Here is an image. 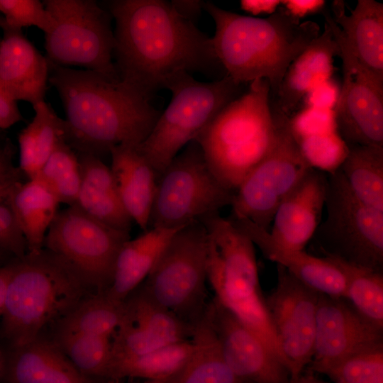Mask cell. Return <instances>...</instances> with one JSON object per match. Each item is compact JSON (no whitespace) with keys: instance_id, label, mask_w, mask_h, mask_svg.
<instances>
[{"instance_id":"cell-1","label":"cell","mask_w":383,"mask_h":383,"mask_svg":"<svg viewBox=\"0 0 383 383\" xmlns=\"http://www.w3.org/2000/svg\"><path fill=\"white\" fill-rule=\"evenodd\" d=\"M115 21L113 54L121 80L150 99L179 72H215L211 38L179 15L170 1H109Z\"/></svg>"},{"instance_id":"cell-2","label":"cell","mask_w":383,"mask_h":383,"mask_svg":"<svg viewBox=\"0 0 383 383\" xmlns=\"http://www.w3.org/2000/svg\"><path fill=\"white\" fill-rule=\"evenodd\" d=\"M48 63V81L67 115L66 142L78 152L100 157L119 145L138 146L161 114L150 99L120 78Z\"/></svg>"},{"instance_id":"cell-3","label":"cell","mask_w":383,"mask_h":383,"mask_svg":"<svg viewBox=\"0 0 383 383\" xmlns=\"http://www.w3.org/2000/svg\"><path fill=\"white\" fill-rule=\"evenodd\" d=\"M204 9L214 21L212 43L226 74L240 84L266 79L274 97L289 65L321 33L316 22H301L283 7L263 18L211 2H205Z\"/></svg>"},{"instance_id":"cell-4","label":"cell","mask_w":383,"mask_h":383,"mask_svg":"<svg viewBox=\"0 0 383 383\" xmlns=\"http://www.w3.org/2000/svg\"><path fill=\"white\" fill-rule=\"evenodd\" d=\"M94 292H99L74 267L45 248L13 258L1 311V336L8 348L26 344Z\"/></svg>"},{"instance_id":"cell-5","label":"cell","mask_w":383,"mask_h":383,"mask_svg":"<svg viewBox=\"0 0 383 383\" xmlns=\"http://www.w3.org/2000/svg\"><path fill=\"white\" fill-rule=\"evenodd\" d=\"M270 97L266 79L250 82L194 140L211 172L233 192L275 141L277 122Z\"/></svg>"},{"instance_id":"cell-6","label":"cell","mask_w":383,"mask_h":383,"mask_svg":"<svg viewBox=\"0 0 383 383\" xmlns=\"http://www.w3.org/2000/svg\"><path fill=\"white\" fill-rule=\"evenodd\" d=\"M202 223L207 233V282L214 300L257 335L288 368L262 292L255 245L219 213Z\"/></svg>"},{"instance_id":"cell-7","label":"cell","mask_w":383,"mask_h":383,"mask_svg":"<svg viewBox=\"0 0 383 383\" xmlns=\"http://www.w3.org/2000/svg\"><path fill=\"white\" fill-rule=\"evenodd\" d=\"M243 85L227 75L209 82H200L185 72L166 81L164 89L171 92L170 102L137 146L157 178L227 104L242 94Z\"/></svg>"},{"instance_id":"cell-8","label":"cell","mask_w":383,"mask_h":383,"mask_svg":"<svg viewBox=\"0 0 383 383\" xmlns=\"http://www.w3.org/2000/svg\"><path fill=\"white\" fill-rule=\"evenodd\" d=\"M208 242L202 222L179 229L139 286L155 302L194 327L206 302Z\"/></svg>"},{"instance_id":"cell-9","label":"cell","mask_w":383,"mask_h":383,"mask_svg":"<svg viewBox=\"0 0 383 383\" xmlns=\"http://www.w3.org/2000/svg\"><path fill=\"white\" fill-rule=\"evenodd\" d=\"M233 196L211 172L194 140L157 178L148 229H180L202 222L231 206Z\"/></svg>"},{"instance_id":"cell-10","label":"cell","mask_w":383,"mask_h":383,"mask_svg":"<svg viewBox=\"0 0 383 383\" xmlns=\"http://www.w3.org/2000/svg\"><path fill=\"white\" fill-rule=\"evenodd\" d=\"M43 2L52 19L50 30L45 34L48 61L120 78L112 60L115 39L109 11L93 0Z\"/></svg>"},{"instance_id":"cell-11","label":"cell","mask_w":383,"mask_h":383,"mask_svg":"<svg viewBox=\"0 0 383 383\" xmlns=\"http://www.w3.org/2000/svg\"><path fill=\"white\" fill-rule=\"evenodd\" d=\"M325 207L313 237L325 257L382 272L383 211L360 201L339 169L328 174Z\"/></svg>"},{"instance_id":"cell-12","label":"cell","mask_w":383,"mask_h":383,"mask_svg":"<svg viewBox=\"0 0 383 383\" xmlns=\"http://www.w3.org/2000/svg\"><path fill=\"white\" fill-rule=\"evenodd\" d=\"M272 109L277 122L275 141L240 183L231 205V217L247 219L266 231L282 201L313 168L293 135L290 118Z\"/></svg>"},{"instance_id":"cell-13","label":"cell","mask_w":383,"mask_h":383,"mask_svg":"<svg viewBox=\"0 0 383 383\" xmlns=\"http://www.w3.org/2000/svg\"><path fill=\"white\" fill-rule=\"evenodd\" d=\"M129 233L110 227L75 206L58 211L44 248L74 267L96 291L109 287L118 254Z\"/></svg>"},{"instance_id":"cell-14","label":"cell","mask_w":383,"mask_h":383,"mask_svg":"<svg viewBox=\"0 0 383 383\" xmlns=\"http://www.w3.org/2000/svg\"><path fill=\"white\" fill-rule=\"evenodd\" d=\"M325 20L343 63V83L333 109L337 132L348 146L383 147V85L360 66L332 17Z\"/></svg>"},{"instance_id":"cell-15","label":"cell","mask_w":383,"mask_h":383,"mask_svg":"<svg viewBox=\"0 0 383 383\" xmlns=\"http://www.w3.org/2000/svg\"><path fill=\"white\" fill-rule=\"evenodd\" d=\"M319 294L277 265V282L265 298L270 319L294 383L310 364Z\"/></svg>"},{"instance_id":"cell-16","label":"cell","mask_w":383,"mask_h":383,"mask_svg":"<svg viewBox=\"0 0 383 383\" xmlns=\"http://www.w3.org/2000/svg\"><path fill=\"white\" fill-rule=\"evenodd\" d=\"M382 331L345 299L319 294L311 370L323 374L345 357L383 344Z\"/></svg>"},{"instance_id":"cell-17","label":"cell","mask_w":383,"mask_h":383,"mask_svg":"<svg viewBox=\"0 0 383 383\" xmlns=\"http://www.w3.org/2000/svg\"><path fill=\"white\" fill-rule=\"evenodd\" d=\"M206 310L222 355L238 377L251 383H291L287 366L252 331L214 299Z\"/></svg>"},{"instance_id":"cell-18","label":"cell","mask_w":383,"mask_h":383,"mask_svg":"<svg viewBox=\"0 0 383 383\" xmlns=\"http://www.w3.org/2000/svg\"><path fill=\"white\" fill-rule=\"evenodd\" d=\"M268 260L283 267L300 282L319 294L346 299L347 278L341 267L328 257H316L275 242L269 231L244 218H228Z\"/></svg>"},{"instance_id":"cell-19","label":"cell","mask_w":383,"mask_h":383,"mask_svg":"<svg viewBox=\"0 0 383 383\" xmlns=\"http://www.w3.org/2000/svg\"><path fill=\"white\" fill-rule=\"evenodd\" d=\"M328 174L312 168L279 205L272 221V239L294 250H304L321 223Z\"/></svg>"},{"instance_id":"cell-20","label":"cell","mask_w":383,"mask_h":383,"mask_svg":"<svg viewBox=\"0 0 383 383\" xmlns=\"http://www.w3.org/2000/svg\"><path fill=\"white\" fill-rule=\"evenodd\" d=\"M0 81L15 101L32 106L44 101L49 78V63L21 30L1 23Z\"/></svg>"},{"instance_id":"cell-21","label":"cell","mask_w":383,"mask_h":383,"mask_svg":"<svg viewBox=\"0 0 383 383\" xmlns=\"http://www.w3.org/2000/svg\"><path fill=\"white\" fill-rule=\"evenodd\" d=\"M331 16L363 70L383 85V4L358 0L349 15L343 1L332 3Z\"/></svg>"},{"instance_id":"cell-22","label":"cell","mask_w":383,"mask_h":383,"mask_svg":"<svg viewBox=\"0 0 383 383\" xmlns=\"http://www.w3.org/2000/svg\"><path fill=\"white\" fill-rule=\"evenodd\" d=\"M2 375L9 383H94L55 341L40 336L4 351Z\"/></svg>"},{"instance_id":"cell-23","label":"cell","mask_w":383,"mask_h":383,"mask_svg":"<svg viewBox=\"0 0 383 383\" xmlns=\"http://www.w3.org/2000/svg\"><path fill=\"white\" fill-rule=\"evenodd\" d=\"M339 49L329 26L289 65L272 106L289 117L305 95L316 85L331 78L333 59Z\"/></svg>"},{"instance_id":"cell-24","label":"cell","mask_w":383,"mask_h":383,"mask_svg":"<svg viewBox=\"0 0 383 383\" xmlns=\"http://www.w3.org/2000/svg\"><path fill=\"white\" fill-rule=\"evenodd\" d=\"M109 154L110 167L122 204L132 221L143 231L149 219L157 185V175L137 146L119 145Z\"/></svg>"},{"instance_id":"cell-25","label":"cell","mask_w":383,"mask_h":383,"mask_svg":"<svg viewBox=\"0 0 383 383\" xmlns=\"http://www.w3.org/2000/svg\"><path fill=\"white\" fill-rule=\"evenodd\" d=\"M77 155L81 183L74 206L110 227L129 233L133 221L120 199L110 167L95 155Z\"/></svg>"},{"instance_id":"cell-26","label":"cell","mask_w":383,"mask_h":383,"mask_svg":"<svg viewBox=\"0 0 383 383\" xmlns=\"http://www.w3.org/2000/svg\"><path fill=\"white\" fill-rule=\"evenodd\" d=\"M179 229L152 228L121 247L106 294L124 301L146 279L164 249Z\"/></svg>"},{"instance_id":"cell-27","label":"cell","mask_w":383,"mask_h":383,"mask_svg":"<svg viewBox=\"0 0 383 383\" xmlns=\"http://www.w3.org/2000/svg\"><path fill=\"white\" fill-rule=\"evenodd\" d=\"M9 202L26 242L27 253L40 252L58 212V199L35 178L18 184L12 191Z\"/></svg>"},{"instance_id":"cell-28","label":"cell","mask_w":383,"mask_h":383,"mask_svg":"<svg viewBox=\"0 0 383 383\" xmlns=\"http://www.w3.org/2000/svg\"><path fill=\"white\" fill-rule=\"evenodd\" d=\"M35 116L18 134L19 169L28 179H34L62 141L66 142V121L45 101L33 106ZM67 143V142H66Z\"/></svg>"},{"instance_id":"cell-29","label":"cell","mask_w":383,"mask_h":383,"mask_svg":"<svg viewBox=\"0 0 383 383\" xmlns=\"http://www.w3.org/2000/svg\"><path fill=\"white\" fill-rule=\"evenodd\" d=\"M191 339L194 345V353L184 369L170 383H247L226 363L206 309L194 324Z\"/></svg>"},{"instance_id":"cell-30","label":"cell","mask_w":383,"mask_h":383,"mask_svg":"<svg viewBox=\"0 0 383 383\" xmlns=\"http://www.w3.org/2000/svg\"><path fill=\"white\" fill-rule=\"evenodd\" d=\"M194 350L192 340L169 343L145 354L113 360L109 378L124 377L170 383L184 369Z\"/></svg>"},{"instance_id":"cell-31","label":"cell","mask_w":383,"mask_h":383,"mask_svg":"<svg viewBox=\"0 0 383 383\" xmlns=\"http://www.w3.org/2000/svg\"><path fill=\"white\" fill-rule=\"evenodd\" d=\"M126 317L124 301H116L105 292L82 299L57 324V334H87L111 338Z\"/></svg>"},{"instance_id":"cell-32","label":"cell","mask_w":383,"mask_h":383,"mask_svg":"<svg viewBox=\"0 0 383 383\" xmlns=\"http://www.w3.org/2000/svg\"><path fill=\"white\" fill-rule=\"evenodd\" d=\"M338 169L360 201L383 211V147L348 146Z\"/></svg>"},{"instance_id":"cell-33","label":"cell","mask_w":383,"mask_h":383,"mask_svg":"<svg viewBox=\"0 0 383 383\" xmlns=\"http://www.w3.org/2000/svg\"><path fill=\"white\" fill-rule=\"evenodd\" d=\"M127 321L166 343L190 339L193 327L162 306L138 287L124 301Z\"/></svg>"},{"instance_id":"cell-34","label":"cell","mask_w":383,"mask_h":383,"mask_svg":"<svg viewBox=\"0 0 383 383\" xmlns=\"http://www.w3.org/2000/svg\"><path fill=\"white\" fill-rule=\"evenodd\" d=\"M337 263L347 278L346 299L355 311L376 328L383 330V274L326 256Z\"/></svg>"},{"instance_id":"cell-35","label":"cell","mask_w":383,"mask_h":383,"mask_svg":"<svg viewBox=\"0 0 383 383\" xmlns=\"http://www.w3.org/2000/svg\"><path fill=\"white\" fill-rule=\"evenodd\" d=\"M54 341L84 374L109 378L113 362L109 337L64 333L57 334Z\"/></svg>"},{"instance_id":"cell-36","label":"cell","mask_w":383,"mask_h":383,"mask_svg":"<svg viewBox=\"0 0 383 383\" xmlns=\"http://www.w3.org/2000/svg\"><path fill=\"white\" fill-rule=\"evenodd\" d=\"M35 178L52 192L60 204L74 206L81 183L77 154L65 141L60 142Z\"/></svg>"},{"instance_id":"cell-37","label":"cell","mask_w":383,"mask_h":383,"mask_svg":"<svg viewBox=\"0 0 383 383\" xmlns=\"http://www.w3.org/2000/svg\"><path fill=\"white\" fill-rule=\"evenodd\" d=\"M323 374L335 383H383V344L353 354Z\"/></svg>"},{"instance_id":"cell-38","label":"cell","mask_w":383,"mask_h":383,"mask_svg":"<svg viewBox=\"0 0 383 383\" xmlns=\"http://www.w3.org/2000/svg\"><path fill=\"white\" fill-rule=\"evenodd\" d=\"M296 140L311 167L328 173L338 169L348 152V146L338 132Z\"/></svg>"},{"instance_id":"cell-39","label":"cell","mask_w":383,"mask_h":383,"mask_svg":"<svg viewBox=\"0 0 383 383\" xmlns=\"http://www.w3.org/2000/svg\"><path fill=\"white\" fill-rule=\"evenodd\" d=\"M0 23L13 29L35 26L47 33L52 19L43 2L39 0H0Z\"/></svg>"},{"instance_id":"cell-40","label":"cell","mask_w":383,"mask_h":383,"mask_svg":"<svg viewBox=\"0 0 383 383\" xmlns=\"http://www.w3.org/2000/svg\"><path fill=\"white\" fill-rule=\"evenodd\" d=\"M167 344L134 324L123 321L111 341L113 360L141 355Z\"/></svg>"},{"instance_id":"cell-41","label":"cell","mask_w":383,"mask_h":383,"mask_svg":"<svg viewBox=\"0 0 383 383\" xmlns=\"http://www.w3.org/2000/svg\"><path fill=\"white\" fill-rule=\"evenodd\" d=\"M290 125L296 139L337 132L333 109L306 106Z\"/></svg>"},{"instance_id":"cell-42","label":"cell","mask_w":383,"mask_h":383,"mask_svg":"<svg viewBox=\"0 0 383 383\" xmlns=\"http://www.w3.org/2000/svg\"><path fill=\"white\" fill-rule=\"evenodd\" d=\"M0 248L14 257L27 254V245L8 201L0 199Z\"/></svg>"},{"instance_id":"cell-43","label":"cell","mask_w":383,"mask_h":383,"mask_svg":"<svg viewBox=\"0 0 383 383\" xmlns=\"http://www.w3.org/2000/svg\"><path fill=\"white\" fill-rule=\"evenodd\" d=\"M13 145L9 140L0 148V199L8 201L12 191L23 182V173L13 163Z\"/></svg>"},{"instance_id":"cell-44","label":"cell","mask_w":383,"mask_h":383,"mask_svg":"<svg viewBox=\"0 0 383 383\" xmlns=\"http://www.w3.org/2000/svg\"><path fill=\"white\" fill-rule=\"evenodd\" d=\"M340 87L333 79H328L313 87L304 97L306 106L333 109Z\"/></svg>"},{"instance_id":"cell-45","label":"cell","mask_w":383,"mask_h":383,"mask_svg":"<svg viewBox=\"0 0 383 383\" xmlns=\"http://www.w3.org/2000/svg\"><path fill=\"white\" fill-rule=\"evenodd\" d=\"M23 120L16 101L0 81V129H7Z\"/></svg>"},{"instance_id":"cell-46","label":"cell","mask_w":383,"mask_h":383,"mask_svg":"<svg viewBox=\"0 0 383 383\" xmlns=\"http://www.w3.org/2000/svg\"><path fill=\"white\" fill-rule=\"evenodd\" d=\"M281 2L290 15L299 20L307 15L322 12L326 3L320 0H287Z\"/></svg>"},{"instance_id":"cell-47","label":"cell","mask_w":383,"mask_h":383,"mask_svg":"<svg viewBox=\"0 0 383 383\" xmlns=\"http://www.w3.org/2000/svg\"><path fill=\"white\" fill-rule=\"evenodd\" d=\"M204 3L202 1L196 0H172L170 1L172 6L179 15L193 23L200 16Z\"/></svg>"},{"instance_id":"cell-48","label":"cell","mask_w":383,"mask_h":383,"mask_svg":"<svg viewBox=\"0 0 383 383\" xmlns=\"http://www.w3.org/2000/svg\"><path fill=\"white\" fill-rule=\"evenodd\" d=\"M280 4V1H252L245 0L240 1L241 8L253 15L260 13H273Z\"/></svg>"},{"instance_id":"cell-49","label":"cell","mask_w":383,"mask_h":383,"mask_svg":"<svg viewBox=\"0 0 383 383\" xmlns=\"http://www.w3.org/2000/svg\"><path fill=\"white\" fill-rule=\"evenodd\" d=\"M12 260L0 266V313L2 309L6 288L12 272Z\"/></svg>"},{"instance_id":"cell-50","label":"cell","mask_w":383,"mask_h":383,"mask_svg":"<svg viewBox=\"0 0 383 383\" xmlns=\"http://www.w3.org/2000/svg\"><path fill=\"white\" fill-rule=\"evenodd\" d=\"M294 383H326L322 382L312 375V374H306L300 375Z\"/></svg>"},{"instance_id":"cell-51","label":"cell","mask_w":383,"mask_h":383,"mask_svg":"<svg viewBox=\"0 0 383 383\" xmlns=\"http://www.w3.org/2000/svg\"><path fill=\"white\" fill-rule=\"evenodd\" d=\"M11 257H14L13 255H11L8 252L5 251L4 250L0 248V266L6 264L9 262L8 260Z\"/></svg>"},{"instance_id":"cell-52","label":"cell","mask_w":383,"mask_h":383,"mask_svg":"<svg viewBox=\"0 0 383 383\" xmlns=\"http://www.w3.org/2000/svg\"><path fill=\"white\" fill-rule=\"evenodd\" d=\"M4 364V351L0 345V377L2 376Z\"/></svg>"},{"instance_id":"cell-53","label":"cell","mask_w":383,"mask_h":383,"mask_svg":"<svg viewBox=\"0 0 383 383\" xmlns=\"http://www.w3.org/2000/svg\"><path fill=\"white\" fill-rule=\"evenodd\" d=\"M145 383H168L163 381H147Z\"/></svg>"}]
</instances>
